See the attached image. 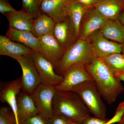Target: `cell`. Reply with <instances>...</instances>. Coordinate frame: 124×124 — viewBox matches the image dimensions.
Segmentation results:
<instances>
[{
    "mask_svg": "<svg viewBox=\"0 0 124 124\" xmlns=\"http://www.w3.org/2000/svg\"><path fill=\"white\" fill-rule=\"evenodd\" d=\"M85 68L91 76L102 98L108 104L115 102L118 95L123 92L121 81L103 59L94 56Z\"/></svg>",
    "mask_w": 124,
    "mask_h": 124,
    "instance_id": "cell-1",
    "label": "cell"
},
{
    "mask_svg": "<svg viewBox=\"0 0 124 124\" xmlns=\"http://www.w3.org/2000/svg\"><path fill=\"white\" fill-rule=\"evenodd\" d=\"M54 114L81 123L90 116V112L79 96L72 91H56L53 102Z\"/></svg>",
    "mask_w": 124,
    "mask_h": 124,
    "instance_id": "cell-2",
    "label": "cell"
},
{
    "mask_svg": "<svg viewBox=\"0 0 124 124\" xmlns=\"http://www.w3.org/2000/svg\"><path fill=\"white\" fill-rule=\"evenodd\" d=\"M94 56L88 40L79 38L66 50L62 59L54 69L55 72L63 76L72 67L88 64Z\"/></svg>",
    "mask_w": 124,
    "mask_h": 124,
    "instance_id": "cell-3",
    "label": "cell"
},
{
    "mask_svg": "<svg viewBox=\"0 0 124 124\" xmlns=\"http://www.w3.org/2000/svg\"><path fill=\"white\" fill-rule=\"evenodd\" d=\"M71 91L79 96L90 113L96 117L106 119V108L93 80L78 85Z\"/></svg>",
    "mask_w": 124,
    "mask_h": 124,
    "instance_id": "cell-4",
    "label": "cell"
},
{
    "mask_svg": "<svg viewBox=\"0 0 124 124\" xmlns=\"http://www.w3.org/2000/svg\"><path fill=\"white\" fill-rule=\"evenodd\" d=\"M55 86L42 83L31 94L39 114L46 119L54 114L53 102L56 91Z\"/></svg>",
    "mask_w": 124,
    "mask_h": 124,
    "instance_id": "cell-5",
    "label": "cell"
},
{
    "mask_svg": "<svg viewBox=\"0 0 124 124\" xmlns=\"http://www.w3.org/2000/svg\"><path fill=\"white\" fill-rule=\"evenodd\" d=\"M20 64L23 75L22 91L31 94L42 82L31 54L20 57L17 60Z\"/></svg>",
    "mask_w": 124,
    "mask_h": 124,
    "instance_id": "cell-6",
    "label": "cell"
},
{
    "mask_svg": "<svg viewBox=\"0 0 124 124\" xmlns=\"http://www.w3.org/2000/svg\"><path fill=\"white\" fill-rule=\"evenodd\" d=\"M42 84L56 86L60 84L63 77L55 72L53 64L39 53L33 51L31 54Z\"/></svg>",
    "mask_w": 124,
    "mask_h": 124,
    "instance_id": "cell-7",
    "label": "cell"
},
{
    "mask_svg": "<svg viewBox=\"0 0 124 124\" xmlns=\"http://www.w3.org/2000/svg\"><path fill=\"white\" fill-rule=\"evenodd\" d=\"M94 56L104 59L112 54L121 53V44L106 38L100 30L91 34L87 38Z\"/></svg>",
    "mask_w": 124,
    "mask_h": 124,
    "instance_id": "cell-8",
    "label": "cell"
},
{
    "mask_svg": "<svg viewBox=\"0 0 124 124\" xmlns=\"http://www.w3.org/2000/svg\"><path fill=\"white\" fill-rule=\"evenodd\" d=\"M85 66L78 64L70 68L63 76V79L62 82L55 86L56 91H71L78 85L93 80L91 76L85 69Z\"/></svg>",
    "mask_w": 124,
    "mask_h": 124,
    "instance_id": "cell-9",
    "label": "cell"
},
{
    "mask_svg": "<svg viewBox=\"0 0 124 124\" xmlns=\"http://www.w3.org/2000/svg\"><path fill=\"white\" fill-rule=\"evenodd\" d=\"M39 38L41 45L40 54L51 62L55 69L62 58L66 50L58 42L53 33Z\"/></svg>",
    "mask_w": 124,
    "mask_h": 124,
    "instance_id": "cell-10",
    "label": "cell"
},
{
    "mask_svg": "<svg viewBox=\"0 0 124 124\" xmlns=\"http://www.w3.org/2000/svg\"><path fill=\"white\" fill-rule=\"evenodd\" d=\"M107 20L94 7H91L82 19L79 38L87 39L93 32L101 29Z\"/></svg>",
    "mask_w": 124,
    "mask_h": 124,
    "instance_id": "cell-11",
    "label": "cell"
},
{
    "mask_svg": "<svg viewBox=\"0 0 124 124\" xmlns=\"http://www.w3.org/2000/svg\"><path fill=\"white\" fill-rule=\"evenodd\" d=\"M0 86V100L6 102L10 107L17 123V96L22 88V78L1 82Z\"/></svg>",
    "mask_w": 124,
    "mask_h": 124,
    "instance_id": "cell-12",
    "label": "cell"
},
{
    "mask_svg": "<svg viewBox=\"0 0 124 124\" xmlns=\"http://www.w3.org/2000/svg\"><path fill=\"white\" fill-rule=\"evenodd\" d=\"M74 0H44L41 6V11L51 17L55 23L68 18V11Z\"/></svg>",
    "mask_w": 124,
    "mask_h": 124,
    "instance_id": "cell-13",
    "label": "cell"
},
{
    "mask_svg": "<svg viewBox=\"0 0 124 124\" xmlns=\"http://www.w3.org/2000/svg\"><path fill=\"white\" fill-rule=\"evenodd\" d=\"M39 113L31 94L21 91L17 96V124H23L28 118Z\"/></svg>",
    "mask_w": 124,
    "mask_h": 124,
    "instance_id": "cell-14",
    "label": "cell"
},
{
    "mask_svg": "<svg viewBox=\"0 0 124 124\" xmlns=\"http://www.w3.org/2000/svg\"><path fill=\"white\" fill-rule=\"evenodd\" d=\"M33 51L25 45L11 40L6 36H0V55L17 60L20 57L30 55Z\"/></svg>",
    "mask_w": 124,
    "mask_h": 124,
    "instance_id": "cell-15",
    "label": "cell"
},
{
    "mask_svg": "<svg viewBox=\"0 0 124 124\" xmlns=\"http://www.w3.org/2000/svg\"><path fill=\"white\" fill-rule=\"evenodd\" d=\"M6 36L13 41L21 43L33 51L40 53L41 45L39 38L33 35L30 31H19L9 27Z\"/></svg>",
    "mask_w": 124,
    "mask_h": 124,
    "instance_id": "cell-16",
    "label": "cell"
},
{
    "mask_svg": "<svg viewBox=\"0 0 124 124\" xmlns=\"http://www.w3.org/2000/svg\"><path fill=\"white\" fill-rule=\"evenodd\" d=\"M93 7L107 19L116 20L124 10V0H97Z\"/></svg>",
    "mask_w": 124,
    "mask_h": 124,
    "instance_id": "cell-17",
    "label": "cell"
},
{
    "mask_svg": "<svg viewBox=\"0 0 124 124\" xmlns=\"http://www.w3.org/2000/svg\"><path fill=\"white\" fill-rule=\"evenodd\" d=\"M4 15L8 21L9 27L31 32L34 18L22 9L19 11L6 13Z\"/></svg>",
    "mask_w": 124,
    "mask_h": 124,
    "instance_id": "cell-18",
    "label": "cell"
},
{
    "mask_svg": "<svg viewBox=\"0 0 124 124\" xmlns=\"http://www.w3.org/2000/svg\"><path fill=\"white\" fill-rule=\"evenodd\" d=\"M53 34L58 42L66 50L77 40L73 35L68 17L55 23Z\"/></svg>",
    "mask_w": 124,
    "mask_h": 124,
    "instance_id": "cell-19",
    "label": "cell"
},
{
    "mask_svg": "<svg viewBox=\"0 0 124 124\" xmlns=\"http://www.w3.org/2000/svg\"><path fill=\"white\" fill-rule=\"evenodd\" d=\"M89 9L77 0H74L69 9L68 17L73 35L77 39L79 38L82 19Z\"/></svg>",
    "mask_w": 124,
    "mask_h": 124,
    "instance_id": "cell-20",
    "label": "cell"
},
{
    "mask_svg": "<svg viewBox=\"0 0 124 124\" xmlns=\"http://www.w3.org/2000/svg\"><path fill=\"white\" fill-rule=\"evenodd\" d=\"M100 30L108 39L121 44L124 42V25L118 19H107Z\"/></svg>",
    "mask_w": 124,
    "mask_h": 124,
    "instance_id": "cell-21",
    "label": "cell"
},
{
    "mask_svg": "<svg viewBox=\"0 0 124 124\" xmlns=\"http://www.w3.org/2000/svg\"><path fill=\"white\" fill-rule=\"evenodd\" d=\"M55 23L53 19L46 14L41 13L33 20L31 32L38 38L53 33Z\"/></svg>",
    "mask_w": 124,
    "mask_h": 124,
    "instance_id": "cell-22",
    "label": "cell"
},
{
    "mask_svg": "<svg viewBox=\"0 0 124 124\" xmlns=\"http://www.w3.org/2000/svg\"><path fill=\"white\" fill-rule=\"evenodd\" d=\"M103 59L115 73L124 72V54H112Z\"/></svg>",
    "mask_w": 124,
    "mask_h": 124,
    "instance_id": "cell-23",
    "label": "cell"
},
{
    "mask_svg": "<svg viewBox=\"0 0 124 124\" xmlns=\"http://www.w3.org/2000/svg\"><path fill=\"white\" fill-rule=\"evenodd\" d=\"M22 9L31 14L34 18L42 13L41 6L42 0H22Z\"/></svg>",
    "mask_w": 124,
    "mask_h": 124,
    "instance_id": "cell-24",
    "label": "cell"
},
{
    "mask_svg": "<svg viewBox=\"0 0 124 124\" xmlns=\"http://www.w3.org/2000/svg\"><path fill=\"white\" fill-rule=\"evenodd\" d=\"M0 124H16L15 116L11 108L5 106L1 107Z\"/></svg>",
    "mask_w": 124,
    "mask_h": 124,
    "instance_id": "cell-25",
    "label": "cell"
},
{
    "mask_svg": "<svg viewBox=\"0 0 124 124\" xmlns=\"http://www.w3.org/2000/svg\"><path fill=\"white\" fill-rule=\"evenodd\" d=\"M124 115V101L120 103L116 109L113 117L108 120L107 124H117Z\"/></svg>",
    "mask_w": 124,
    "mask_h": 124,
    "instance_id": "cell-26",
    "label": "cell"
},
{
    "mask_svg": "<svg viewBox=\"0 0 124 124\" xmlns=\"http://www.w3.org/2000/svg\"><path fill=\"white\" fill-rule=\"evenodd\" d=\"M47 120L48 124H67L70 121L63 116L55 114H54Z\"/></svg>",
    "mask_w": 124,
    "mask_h": 124,
    "instance_id": "cell-27",
    "label": "cell"
},
{
    "mask_svg": "<svg viewBox=\"0 0 124 124\" xmlns=\"http://www.w3.org/2000/svg\"><path fill=\"white\" fill-rule=\"evenodd\" d=\"M23 124H48L47 119L39 114L28 118Z\"/></svg>",
    "mask_w": 124,
    "mask_h": 124,
    "instance_id": "cell-28",
    "label": "cell"
},
{
    "mask_svg": "<svg viewBox=\"0 0 124 124\" xmlns=\"http://www.w3.org/2000/svg\"><path fill=\"white\" fill-rule=\"evenodd\" d=\"M15 9L11 6L8 0H0V13L4 15L6 13L15 11Z\"/></svg>",
    "mask_w": 124,
    "mask_h": 124,
    "instance_id": "cell-29",
    "label": "cell"
},
{
    "mask_svg": "<svg viewBox=\"0 0 124 124\" xmlns=\"http://www.w3.org/2000/svg\"><path fill=\"white\" fill-rule=\"evenodd\" d=\"M108 121L107 119H102L96 116H89L84 120L81 124H107Z\"/></svg>",
    "mask_w": 124,
    "mask_h": 124,
    "instance_id": "cell-30",
    "label": "cell"
},
{
    "mask_svg": "<svg viewBox=\"0 0 124 124\" xmlns=\"http://www.w3.org/2000/svg\"><path fill=\"white\" fill-rule=\"evenodd\" d=\"M79 3L86 8L93 7L97 0H77Z\"/></svg>",
    "mask_w": 124,
    "mask_h": 124,
    "instance_id": "cell-31",
    "label": "cell"
},
{
    "mask_svg": "<svg viewBox=\"0 0 124 124\" xmlns=\"http://www.w3.org/2000/svg\"><path fill=\"white\" fill-rule=\"evenodd\" d=\"M116 77L120 81L124 82V73L122 72H118L115 73Z\"/></svg>",
    "mask_w": 124,
    "mask_h": 124,
    "instance_id": "cell-32",
    "label": "cell"
},
{
    "mask_svg": "<svg viewBox=\"0 0 124 124\" xmlns=\"http://www.w3.org/2000/svg\"><path fill=\"white\" fill-rule=\"evenodd\" d=\"M118 19L124 25V11H122L120 14Z\"/></svg>",
    "mask_w": 124,
    "mask_h": 124,
    "instance_id": "cell-33",
    "label": "cell"
},
{
    "mask_svg": "<svg viewBox=\"0 0 124 124\" xmlns=\"http://www.w3.org/2000/svg\"><path fill=\"white\" fill-rule=\"evenodd\" d=\"M117 124H124V115L122 116L119 121L117 123Z\"/></svg>",
    "mask_w": 124,
    "mask_h": 124,
    "instance_id": "cell-34",
    "label": "cell"
},
{
    "mask_svg": "<svg viewBox=\"0 0 124 124\" xmlns=\"http://www.w3.org/2000/svg\"><path fill=\"white\" fill-rule=\"evenodd\" d=\"M121 44V53L124 54V42Z\"/></svg>",
    "mask_w": 124,
    "mask_h": 124,
    "instance_id": "cell-35",
    "label": "cell"
},
{
    "mask_svg": "<svg viewBox=\"0 0 124 124\" xmlns=\"http://www.w3.org/2000/svg\"><path fill=\"white\" fill-rule=\"evenodd\" d=\"M67 124H81L79 123V122H75V121H70Z\"/></svg>",
    "mask_w": 124,
    "mask_h": 124,
    "instance_id": "cell-36",
    "label": "cell"
},
{
    "mask_svg": "<svg viewBox=\"0 0 124 124\" xmlns=\"http://www.w3.org/2000/svg\"><path fill=\"white\" fill-rule=\"evenodd\" d=\"M122 72V73H124V72Z\"/></svg>",
    "mask_w": 124,
    "mask_h": 124,
    "instance_id": "cell-37",
    "label": "cell"
},
{
    "mask_svg": "<svg viewBox=\"0 0 124 124\" xmlns=\"http://www.w3.org/2000/svg\"></svg>",
    "mask_w": 124,
    "mask_h": 124,
    "instance_id": "cell-38",
    "label": "cell"
},
{
    "mask_svg": "<svg viewBox=\"0 0 124 124\" xmlns=\"http://www.w3.org/2000/svg\"><path fill=\"white\" fill-rule=\"evenodd\" d=\"M44 0H42V1Z\"/></svg>",
    "mask_w": 124,
    "mask_h": 124,
    "instance_id": "cell-39",
    "label": "cell"
}]
</instances>
